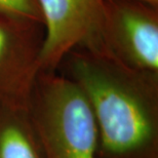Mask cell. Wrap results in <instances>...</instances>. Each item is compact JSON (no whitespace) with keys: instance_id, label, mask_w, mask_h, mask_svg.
Returning <instances> with one entry per match:
<instances>
[{"instance_id":"obj_5","label":"cell","mask_w":158,"mask_h":158,"mask_svg":"<svg viewBox=\"0 0 158 158\" xmlns=\"http://www.w3.org/2000/svg\"><path fill=\"white\" fill-rule=\"evenodd\" d=\"M43 38L42 23L0 11V106L28 102Z\"/></svg>"},{"instance_id":"obj_2","label":"cell","mask_w":158,"mask_h":158,"mask_svg":"<svg viewBox=\"0 0 158 158\" xmlns=\"http://www.w3.org/2000/svg\"><path fill=\"white\" fill-rule=\"evenodd\" d=\"M28 110L44 158H99V137L89 103L60 71H40Z\"/></svg>"},{"instance_id":"obj_7","label":"cell","mask_w":158,"mask_h":158,"mask_svg":"<svg viewBox=\"0 0 158 158\" xmlns=\"http://www.w3.org/2000/svg\"><path fill=\"white\" fill-rule=\"evenodd\" d=\"M0 11L43 24L37 0H0Z\"/></svg>"},{"instance_id":"obj_8","label":"cell","mask_w":158,"mask_h":158,"mask_svg":"<svg viewBox=\"0 0 158 158\" xmlns=\"http://www.w3.org/2000/svg\"><path fill=\"white\" fill-rule=\"evenodd\" d=\"M138 1L145 2V3H147V4H150L152 6H155V7H158V0H138Z\"/></svg>"},{"instance_id":"obj_4","label":"cell","mask_w":158,"mask_h":158,"mask_svg":"<svg viewBox=\"0 0 158 158\" xmlns=\"http://www.w3.org/2000/svg\"><path fill=\"white\" fill-rule=\"evenodd\" d=\"M106 0H37L44 28L40 71H56L75 48L101 50Z\"/></svg>"},{"instance_id":"obj_1","label":"cell","mask_w":158,"mask_h":158,"mask_svg":"<svg viewBox=\"0 0 158 158\" xmlns=\"http://www.w3.org/2000/svg\"><path fill=\"white\" fill-rule=\"evenodd\" d=\"M58 71L72 79L89 103L99 158H158V76L87 48L69 52Z\"/></svg>"},{"instance_id":"obj_6","label":"cell","mask_w":158,"mask_h":158,"mask_svg":"<svg viewBox=\"0 0 158 158\" xmlns=\"http://www.w3.org/2000/svg\"><path fill=\"white\" fill-rule=\"evenodd\" d=\"M0 158H44L28 102L0 106Z\"/></svg>"},{"instance_id":"obj_3","label":"cell","mask_w":158,"mask_h":158,"mask_svg":"<svg viewBox=\"0 0 158 158\" xmlns=\"http://www.w3.org/2000/svg\"><path fill=\"white\" fill-rule=\"evenodd\" d=\"M101 52L131 70L158 76V7L106 0Z\"/></svg>"}]
</instances>
